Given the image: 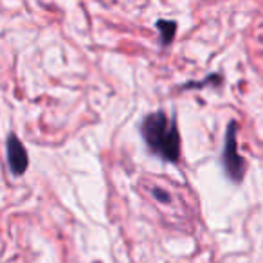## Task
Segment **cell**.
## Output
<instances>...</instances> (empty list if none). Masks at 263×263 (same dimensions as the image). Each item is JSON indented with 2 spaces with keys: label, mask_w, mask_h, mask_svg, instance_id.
I'll return each instance as SVG.
<instances>
[{
  "label": "cell",
  "mask_w": 263,
  "mask_h": 263,
  "mask_svg": "<svg viewBox=\"0 0 263 263\" xmlns=\"http://www.w3.org/2000/svg\"><path fill=\"white\" fill-rule=\"evenodd\" d=\"M6 152H8V164L13 175H16V177L24 175L27 166H29V159H27L26 148H24V144L20 143V139L15 134H11V136L8 137Z\"/></svg>",
  "instance_id": "obj_3"
},
{
  "label": "cell",
  "mask_w": 263,
  "mask_h": 263,
  "mask_svg": "<svg viewBox=\"0 0 263 263\" xmlns=\"http://www.w3.org/2000/svg\"><path fill=\"white\" fill-rule=\"evenodd\" d=\"M150 193H152V197L157 202H161V204H172V195H170V191L162 190V187H159V186H152Z\"/></svg>",
  "instance_id": "obj_5"
},
{
  "label": "cell",
  "mask_w": 263,
  "mask_h": 263,
  "mask_svg": "<svg viewBox=\"0 0 263 263\" xmlns=\"http://www.w3.org/2000/svg\"><path fill=\"white\" fill-rule=\"evenodd\" d=\"M238 123L236 121H229L226 130V141H223V150L222 157H220V164H222L223 172H226L227 179L233 182H241L245 175V162L241 155L238 154Z\"/></svg>",
  "instance_id": "obj_2"
},
{
  "label": "cell",
  "mask_w": 263,
  "mask_h": 263,
  "mask_svg": "<svg viewBox=\"0 0 263 263\" xmlns=\"http://www.w3.org/2000/svg\"><path fill=\"white\" fill-rule=\"evenodd\" d=\"M157 29L159 33H161V42L164 47H168L170 44H172V40L175 38V31H177V22H173V20H157Z\"/></svg>",
  "instance_id": "obj_4"
},
{
  "label": "cell",
  "mask_w": 263,
  "mask_h": 263,
  "mask_svg": "<svg viewBox=\"0 0 263 263\" xmlns=\"http://www.w3.org/2000/svg\"><path fill=\"white\" fill-rule=\"evenodd\" d=\"M141 136L152 154L173 164L179 162L180 134L175 117H170L162 110L148 114L141 123Z\"/></svg>",
  "instance_id": "obj_1"
}]
</instances>
